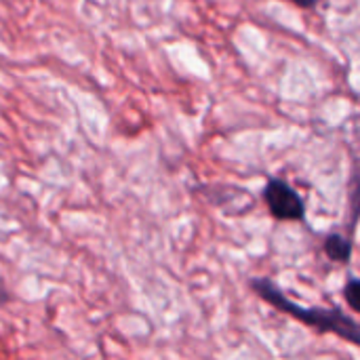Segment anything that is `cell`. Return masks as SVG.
<instances>
[{"label":"cell","instance_id":"cell-1","mask_svg":"<svg viewBox=\"0 0 360 360\" xmlns=\"http://www.w3.org/2000/svg\"><path fill=\"white\" fill-rule=\"evenodd\" d=\"M251 287L264 302L274 306L278 312L300 321L302 325L316 329L319 333H333L354 346H360V325L350 316H346L344 312H340L338 308H302L293 304L281 291V287H276L268 278H255Z\"/></svg>","mask_w":360,"mask_h":360},{"label":"cell","instance_id":"cell-2","mask_svg":"<svg viewBox=\"0 0 360 360\" xmlns=\"http://www.w3.org/2000/svg\"><path fill=\"white\" fill-rule=\"evenodd\" d=\"M264 200L278 221H300L306 215L304 198L285 179H270L264 190Z\"/></svg>","mask_w":360,"mask_h":360},{"label":"cell","instance_id":"cell-3","mask_svg":"<svg viewBox=\"0 0 360 360\" xmlns=\"http://www.w3.org/2000/svg\"><path fill=\"white\" fill-rule=\"evenodd\" d=\"M325 253L329 255V259L338 264H348L352 257V243L344 234H329L325 238Z\"/></svg>","mask_w":360,"mask_h":360},{"label":"cell","instance_id":"cell-4","mask_svg":"<svg viewBox=\"0 0 360 360\" xmlns=\"http://www.w3.org/2000/svg\"><path fill=\"white\" fill-rule=\"evenodd\" d=\"M344 300L348 302V306L360 314V278L348 281V285L344 287Z\"/></svg>","mask_w":360,"mask_h":360},{"label":"cell","instance_id":"cell-5","mask_svg":"<svg viewBox=\"0 0 360 360\" xmlns=\"http://www.w3.org/2000/svg\"><path fill=\"white\" fill-rule=\"evenodd\" d=\"M293 2L300 4V6H304V8H312L316 4V0H293Z\"/></svg>","mask_w":360,"mask_h":360},{"label":"cell","instance_id":"cell-6","mask_svg":"<svg viewBox=\"0 0 360 360\" xmlns=\"http://www.w3.org/2000/svg\"><path fill=\"white\" fill-rule=\"evenodd\" d=\"M6 297H4V293H2V289H0V302H4Z\"/></svg>","mask_w":360,"mask_h":360}]
</instances>
